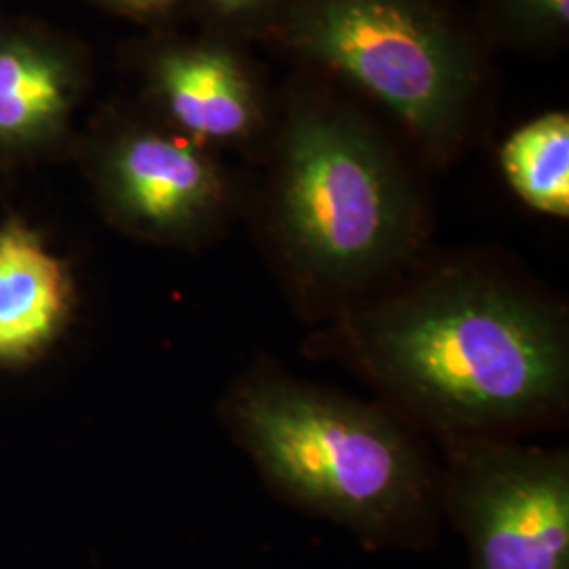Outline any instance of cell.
<instances>
[{"mask_svg":"<svg viewBox=\"0 0 569 569\" xmlns=\"http://www.w3.org/2000/svg\"><path fill=\"white\" fill-rule=\"evenodd\" d=\"M352 359L392 403L453 441L502 439L568 401V326L498 268L449 262L352 315Z\"/></svg>","mask_w":569,"mask_h":569,"instance_id":"1","label":"cell"},{"mask_svg":"<svg viewBox=\"0 0 569 569\" xmlns=\"http://www.w3.org/2000/svg\"><path fill=\"white\" fill-rule=\"evenodd\" d=\"M266 150V239L298 289L350 298L413 260L427 213L406 163L326 79L284 89Z\"/></svg>","mask_w":569,"mask_h":569,"instance_id":"2","label":"cell"},{"mask_svg":"<svg viewBox=\"0 0 569 569\" xmlns=\"http://www.w3.org/2000/svg\"><path fill=\"white\" fill-rule=\"evenodd\" d=\"M220 411L287 502L373 545L406 540L427 523L437 491L432 467L388 409L258 369L228 388Z\"/></svg>","mask_w":569,"mask_h":569,"instance_id":"3","label":"cell"},{"mask_svg":"<svg viewBox=\"0 0 569 569\" xmlns=\"http://www.w3.org/2000/svg\"><path fill=\"white\" fill-rule=\"evenodd\" d=\"M266 41L361 91L432 163H448L472 133L483 49L443 0H291Z\"/></svg>","mask_w":569,"mask_h":569,"instance_id":"4","label":"cell"},{"mask_svg":"<svg viewBox=\"0 0 569 569\" xmlns=\"http://www.w3.org/2000/svg\"><path fill=\"white\" fill-rule=\"evenodd\" d=\"M70 159L103 220L140 243L199 249L224 234L237 209L220 154L136 102L103 103L79 129Z\"/></svg>","mask_w":569,"mask_h":569,"instance_id":"5","label":"cell"},{"mask_svg":"<svg viewBox=\"0 0 569 569\" xmlns=\"http://www.w3.org/2000/svg\"><path fill=\"white\" fill-rule=\"evenodd\" d=\"M446 489L470 569H569L566 451L456 441Z\"/></svg>","mask_w":569,"mask_h":569,"instance_id":"6","label":"cell"},{"mask_svg":"<svg viewBox=\"0 0 569 569\" xmlns=\"http://www.w3.org/2000/svg\"><path fill=\"white\" fill-rule=\"evenodd\" d=\"M136 103L171 131L213 152L270 140L277 102L243 42L180 28L146 32L127 49Z\"/></svg>","mask_w":569,"mask_h":569,"instance_id":"7","label":"cell"},{"mask_svg":"<svg viewBox=\"0 0 569 569\" xmlns=\"http://www.w3.org/2000/svg\"><path fill=\"white\" fill-rule=\"evenodd\" d=\"M93 72L91 49L72 32L0 16V171L70 159Z\"/></svg>","mask_w":569,"mask_h":569,"instance_id":"8","label":"cell"},{"mask_svg":"<svg viewBox=\"0 0 569 569\" xmlns=\"http://www.w3.org/2000/svg\"><path fill=\"white\" fill-rule=\"evenodd\" d=\"M74 268L20 213L0 220V371L44 361L74 326Z\"/></svg>","mask_w":569,"mask_h":569,"instance_id":"9","label":"cell"},{"mask_svg":"<svg viewBox=\"0 0 569 569\" xmlns=\"http://www.w3.org/2000/svg\"><path fill=\"white\" fill-rule=\"evenodd\" d=\"M500 169L529 209L568 220L569 117L542 112L517 127L500 148Z\"/></svg>","mask_w":569,"mask_h":569,"instance_id":"10","label":"cell"},{"mask_svg":"<svg viewBox=\"0 0 569 569\" xmlns=\"http://www.w3.org/2000/svg\"><path fill=\"white\" fill-rule=\"evenodd\" d=\"M489 23L526 49H557L568 39L569 0H481Z\"/></svg>","mask_w":569,"mask_h":569,"instance_id":"11","label":"cell"},{"mask_svg":"<svg viewBox=\"0 0 569 569\" xmlns=\"http://www.w3.org/2000/svg\"><path fill=\"white\" fill-rule=\"evenodd\" d=\"M291 0H188V20L201 32L249 42L264 39Z\"/></svg>","mask_w":569,"mask_h":569,"instance_id":"12","label":"cell"},{"mask_svg":"<svg viewBox=\"0 0 569 569\" xmlns=\"http://www.w3.org/2000/svg\"><path fill=\"white\" fill-rule=\"evenodd\" d=\"M121 20L152 30H173L188 20V0H87Z\"/></svg>","mask_w":569,"mask_h":569,"instance_id":"13","label":"cell"}]
</instances>
